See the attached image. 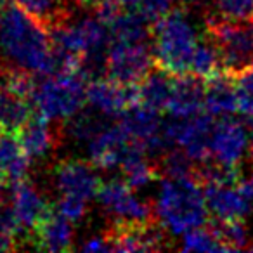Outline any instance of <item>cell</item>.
<instances>
[{"mask_svg": "<svg viewBox=\"0 0 253 253\" xmlns=\"http://www.w3.org/2000/svg\"><path fill=\"white\" fill-rule=\"evenodd\" d=\"M50 52V33L37 19L11 2L0 9V68L45 77Z\"/></svg>", "mask_w": 253, "mask_h": 253, "instance_id": "cell-1", "label": "cell"}, {"mask_svg": "<svg viewBox=\"0 0 253 253\" xmlns=\"http://www.w3.org/2000/svg\"><path fill=\"white\" fill-rule=\"evenodd\" d=\"M155 208L162 224L173 234H184L208 220L205 191L194 177H165Z\"/></svg>", "mask_w": 253, "mask_h": 253, "instance_id": "cell-2", "label": "cell"}, {"mask_svg": "<svg viewBox=\"0 0 253 253\" xmlns=\"http://www.w3.org/2000/svg\"><path fill=\"white\" fill-rule=\"evenodd\" d=\"M155 64L172 75H189V64L196 49L198 35L187 18L186 7H177L151 28Z\"/></svg>", "mask_w": 253, "mask_h": 253, "instance_id": "cell-3", "label": "cell"}, {"mask_svg": "<svg viewBox=\"0 0 253 253\" xmlns=\"http://www.w3.org/2000/svg\"><path fill=\"white\" fill-rule=\"evenodd\" d=\"M87 78L78 70L37 80L30 99L33 111L50 122L71 118L87 102Z\"/></svg>", "mask_w": 253, "mask_h": 253, "instance_id": "cell-4", "label": "cell"}, {"mask_svg": "<svg viewBox=\"0 0 253 253\" xmlns=\"http://www.w3.org/2000/svg\"><path fill=\"white\" fill-rule=\"evenodd\" d=\"M205 25V35L217 49L224 73L234 77L253 66V18L225 21L207 16Z\"/></svg>", "mask_w": 253, "mask_h": 253, "instance_id": "cell-5", "label": "cell"}, {"mask_svg": "<svg viewBox=\"0 0 253 253\" xmlns=\"http://www.w3.org/2000/svg\"><path fill=\"white\" fill-rule=\"evenodd\" d=\"M102 234L113 252H160L170 248L167 227L160 218L139 222H109Z\"/></svg>", "mask_w": 253, "mask_h": 253, "instance_id": "cell-6", "label": "cell"}, {"mask_svg": "<svg viewBox=\"0 0 253 253\" xmlns=\"http://www.w3.org/2000/svg\"><path fill=\"white\" fill-rule=\"evenodd\" d=\"M153 66L155 57L148 42L111 40L106 54L108 78L123 85H137Z\"/></svg>", "mask_w": 253, "mask_h": 253, "instance_id": "cell-7", "label": "cell"}, {"mask_svg": "<svg viewBox=\"0 0 253 253\" xmlns=\"http://www.w3.org/2000/svg\"><path fill=\"white\" fill-rule=\"evenodd\" d=\"M95 196L109 222H139L158 218L155 203L141 201L123 180L113 179L101 184Z\"/></svg>", "mask_w": 253, "mask_h": 253, "instance_id": "cell-8", "label": "cell"}, {"mask_svg": "<svg viewBox=\"0 0 253 253\" xmlns=\"http://www.w3.org/2000/svg\"><path fill=\"white\" fill-rule=\"evenodd\" d=\"M160 111L142 104H132L122 113L120 125L128 134L132 141L142 146L146 153H160L169 149L163 139V122L158 115Z\"/></svg>", "mask_w": 253, "mask_h": 253, "instance_id": "cell-9", "label": "cell"}, {"mask_svg": "<svg viewBox=\"0 0 253 253\" xmlns=\"http://www.w3.org/2000/svg\"><path fill=\"white\" fill-rule=\"evenodd\" d=\"M94 163L84 160H63L54 169V184L59 196L90 201L101 186Z\"/></svg>", "mask_w": 253, "mask_h": 253, "instance_id": "cell-10", "label": "cell"}, {"mask_svg": "<svg viewBox=\"0 0 253 253\" xmlns=\"http://www.w3.org/2000/svg\"><path fill=\"white\" fill-rule=\"evenodd\" d=\"M250 132L246 125L236 122V120L224 116L213 123L210 141L211 158L231 169H238L248 149Z\"/></svg>", "mask_w": 253, "mask_h": 253, "instance_id": "cell-11", "label": "cell"}, {"mask_svg": "<svg viewBox=\"0 0 253 253\" xmlns=\"http://www.w3.org/2000/svg\"><path fill=\"white\" fill-rule=\"evenodd\" d=\"M135 148H139V144L128 137L118 123L106 126L88 142V156L97 169H115L118 165L122 167V163Z\"/></svg>", "mask_w": 253, "mask_h": 253, "instance_id": "cell-12", "label": "cell"}, {"mask_svg": "<svg viewBox=\"0 0 253 253\" xmlns=\"http://www.w3.org/2000/svg\"><path fill=\"white\" fill-rule=\"evenodd\" d=\"M87 102L97 113L120 116L128 106L137 104V85H123L111 78H94L87 84Z\"/></svg>", "mask_w": 253, "mask_h": 253, "instance_id": "cell-13", "label": "cell"}, {"mask_svg": "<svg viewBox=\"0 0 253 253\" xmlns=\"http://www.w3.org/2000/svg\"><path fill=\"white\" fill-rule=\"evenodd\" d=\"M9 203H11L12 211H14L21 229L25 231L28 241L33 227L52 208L49 201L45 200L43 193L39 189V186L33 184L30 179H26V177L12 182Z\"/></svg>", "mask_w": 253, "mask_h": 253, "instance_id": "cell-14", "label": "cell"}, {"mask_svg": "<svg viewBox=\"0 0 253 253\" xmlns=\"http://www.w3.org/2000/svg\"><path fill=\"white\" fill-rule=\"evenodd\" d=\"M19 144L30 162L43 160L56 151L61 142V126H52L50 120L37 115L30 118L25 125L16 132Z\"/></svg>", "mask_w": 253, "mask_h": 253, "instance_id": "cell-15", "label": "cell"}, {"mask_svg": "<svg viewBox=\"0 0 253 253\" xmlns=\"http://www.w3.org/2000/svg\"><path fill=\"white\" fill-rule=\"evenodd\" d=\"M30 241L43 252H68L73 248V225L68 217L50 208L30 234Z\"/></svg>", "mask_w": 253, "mask_h": 253, "instance_id": "cell-16", "label": "cell"}, {"mask_svg": "<svg viewBox=\"0 0 253 253\" xmlns=\"http://www.w3.org/2000/svg\"><path fill=\"white\" fill-rule=\"evenodd\" d=\"M205 108V80L194 75H175L167 111L175 118H191Z\"/></svg>", "mask_w": 253, "mask_h": 253, "instance_id": "cell-17", "label": "cell"}, {"mask_svg": "<svg viewBox=\"0 0 253 253\" xmlns=\"http://www.w3.org/2000/svg\"><path fill=\"white\" fill-rule=\"evenodd\" d=\"M203 191L208 211H211L215 218L232 220V218L246 217L252 211L250 201L245 200L234 186L211 184V186H205Z\"/></svg>", "mask_w": 253, "mask_h": 253, "instance_id": "cell-18", "label": "cell"}, {"mask_svg": "<svg viewBox=\"0 0 253 253\" xmlns=\"http://www.w3.org/2000/svg\"><path fill=\"white\" fill-rule=\"evenodd\" d=\"M23 11L40 23L47 32L64 25L71 19L77 5L82 0H12Z\"/></svg>", "mask_w": 253, "mask_h": 253, "instance_id": "cell-19", "label": "cell"}, {"mask_svg": "<svg viewBox=\"0 0 253 253\" xmlns=\"http://www.w3.org/2000/svg\"><path fill=\"white\" fill-rule=\"evenodd\" d=\"M175 75L162 70L155 64L149 73L137 84V97L139 104L148 106L156 111L167 109L169 99L173 90Z\"/></svg>", "mask_w": 253, "mask_h": 253, "instance_id": "cell-20", "label": "cell"}, {"mask_svg": "<svg viewBox=\"0 0 253 253\" xmlns=\"http://www.w3.org/2000/svg\"><path fill=\"white\" fill-rule=\"evenodd\" d=\"M205 109L211 116H229L238 111L231 75L220 73L205 82Z\"/></svg>", "mask_w": 253, "mask_h": 253, "instance_id": "cell-21", "label": "cell"}, {"mask_svg": "<svg viewBox=\"0 0 253 253\" xmlns=\"http://www.w3.org/2000/svg\"><path fill=\"white\" fill-rule=\"evenodd\" d=\"M123 182L130 189H141L149 182L160 179L158 160H151L146 156V151L139 146L128 155V158L122 163Z\"/></svg>", "mask_w": 253, "mask_h": 253, "instance_id": "cell-22", "label": "cell"}, {"mask_svg": "<svg viewBox=\"0 0 253 253\" xmlns=\"http://www.w3.org/2000/svg\"><path fill=\"white\" fill-rule=\"evenodd\" d=\"M151 23L139 11L123 9L111 23L109 32L111 40H125V42H149L151 40Z\"/></svg>", "mask_w": 253, "mask_h": 253, "instance_id": "cell-23", "label": "cell"}, {"mask_svg": "<svg viewBox=\"0 0 253 253\" xmlns=\"http://www.w3.org/2000/svg\"><path fill=\"white\" fill-rule=\"evenodd\" d=\"M33 106L30 101L18 97L0 85V128L4 132H16L32 118Z\"/></svg>", "mask_w": 253, "mask_h": 253, "instance_id": "cell-24", "label": "cell"}, {"mask_svg": "<svg viewBox=\"0 0 253 253\" xmlns=\"http://www.w3.org/2000/svg\"><path fill=\"white\" fill-rule=\"evenodd\" d=\"M224 73L220 63V56H218L217 49L211 43V40L207 35L203 37V40H198L196 49L191 57L189 64V75L201 78V80H210V78L217 77V75Z\"/></svg>", "mask_w": 253, "mask_h": 253, "instance_id": "cell-25", "label": "cell"}, {"mask_svg": "<svg viewBox=\"0 0 253 253\" xmlns=\"http://www.w3.org/2000/svg\"><path fill=\"white\" fill-rule=\"evenodd\" d=\"M213 232L224 243L227 252H243V250H253L252 239H250L248 229H246L243 218H232V220H215L208 222Z\"/></svg>", "mask_w": 253, "mask_h": 253, "instance_id": "cell-26", "label": "cell"}, {"mask_svg": "<svg viewBox=\"0 0 253 253\" xmlns=\"http://www.w3.org/2000/svg\"><path fill=\"white\" fill-rule=\"evenodd\" d=\"M111 123L108 122L106 115L99 113H80L78 111L77 115H73L70 118V123H68V132L70 135L75 139V141L80 142H90L99 132H102L106 126H109Z\"/></svg>", "mask_w": 253, "mask_h": 253, "instance_id": "cell-27", "label": "cell"}, {"mask_svg": "<svg viewBox=\"0 0 253 253\" xmlns=\"http://www.w3.org/2000/svg\"><path fill=\"white\" fill-rule=\"evenodd\" d=\"M180 248L184 252H227L224 243L218 239V236L215 234L213 229L208 224L184 232Z\"/></svg>", "mask_w": 253, "mask_h": 253, "instance_id": "cell-28", "label": "cell"}, {"mask_svg": "<svg viewBox=\"0 0 253 253\" xmlns=\"http://www.w3.org/2000/svg\"><path fill=\"white\" fill-rule=\"evenodd\" d=\"M208 18L225 21H243L253 18V0H213V5L207 12Z\"/></svg>", "mask_w": 253, "mask_h": 253, "instance_id": "cell-29", "label": "cell"}, {"mask_svg": "<svg viewBox=\"0 0 253 253\" xmlns=\"http://www.w3.org/2000/svg\"><path fill=\"white\" fill-rule=\"evenodd\" d=\"M177 7H184V0H139L137 2V11L151 25Z\"/></svg>", "mask_w": 253, "mask_h": 253, "instance_id": "cell-30", "label": "cell"}, {"mask_svg": "<svg viewBox=\"0 0 253 253\" xmlns=\"http://www.w3.org/2000/svg\"><path fill=\"white\" fill-rule=\"evenodd\" d=\"M57 211L63 213L64 217H68L71 222H78L85 217V213H87V201L77 200V198L59 196Z\"/></svg>", "mask_w": 253, "mask_h": 253, "instance_id": "cell-31", "label": "cell"}, {"mask_svg": "<svg viewBox=\"0 0 253 253\" xmlns=\"http://www.w3.org/2000/svg\"><path fill=\"white\" fill-rule=\"evenodd\" d=\"M234 187L238 189V193L241 194L245 200H248L250 203L253 201V173L248 175H238Z\"/></svg>", "mask_w": 253, "mask_h": 253, "instance_id": "cell-32", "label": "cell"}, {"mask_svg": "<svg viewBox=\"0 0 253 253\" xmlns=\"http://www.w3.org/2000/svg\"><path fill=\"white\" fill-rule=\"evenodd\" d=\"M82 250H84V252H101V253H104V252H113V250H111V245H109L108 238H106L104 234H102V236H95V238L87 239V241H85L84 245H82Z\"/></svg>", "mask_w": 253, "mask_h": 253, "instance_id": "cell-33", "label": "cell"}, {"mask_svg": "<svg viewBox=\"0 0 253 253\" xmlns=\"http://www.w3.org/2000/svg\"><path fill=\"white\" fill-rule=\"evenodd\" d=\"M19 243L9 234L0 231V252H12V250H19Z\"/></svg>", "mask_w": 253, "mask_h": 253, "instance_id": "cell-34", "label": "cell"}, {"mask_svg": "<svg viewBox=\"0 0 253 253\" xmlns=\"http://www.w3.org/2000/svg\"><path fill=\"white\" fill-rule=\"evenodd\" d=\"M115 2H118V4L125 9H132L134 5H137L139 0H115Z\"/></svg>", "mask_w": 253, "mask_h": 253, "instance_id": "cell-35", "label": "cell"}, {"mask_svg": "<svg viewBox=\"0 0 253 253\" xmlns=\"http://www.w3.org/2000/svg\"><path fill=\"white\" fill-rule=\"evenodd\" d=\"M7 173H5V170L2 169V165H0V189H2V187H4V184L7 182Z\"/></svg>", "mask_w": 253, "mask_h": 253, "instance_id": "cell-36", "label": "cell"}, {"mask_svg": "<svg viewBox=\"0 0 253 253\" xmlns=\"http://www.w3.org/2000/svg\"><path fill=\"white\" fill-rule=\"evenodd\" d=\"M252 162H253V146H252Z\"/></svg>", "mask_w": 253, "mask_h": 253, "instance_id": "cell-37", "label": "cell"}, {"mask_svg": "<svg viewBox=\"0 0 253 253\" xmlns=\"http://www.w3.org/2000/svg\"><path fill=\"white\" fill-rule=\"evenodd\" d=\"M0 134H2V128H0Z\"/></svg>", "mask_w": 253, "mask_h": 253, "instance_id": "cell-38", "label": "cell"}, {"mask_svg": "<svg viewBox=\"0 0 253 253\" xmlns=\"http://www.w3.org/2000/svg\"><path fill=\"white\" fill-rule=\"evenodd\" d=\"M82 5H84V4H82Z\"/></svg>", "mask_w": 253, "mask_h": 253, "instance_id": "cell-39", "label": "cell"}]
</instances>
